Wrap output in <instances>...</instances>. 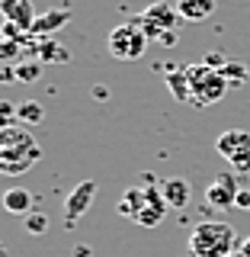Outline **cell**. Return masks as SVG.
<instances>
[{
	"instance_id": "1",
	"label": "cell",
	"mask_w": 250,
	"mask_h": 257,
	"mask_svg": "<svg viewBox=\"0 0 250 257\" xmlns=\"http://www.w3.org/2000/svg\"><path fill=\"white\" fill-rule=\"evenodd\" d=\"M42 158V148L32 139L26 125H4L0 128V174L20 177Z\"/></svg>"
},
{
	"instance_id": "2",
	"label": "cell",
	"mask_w": 250,
	"mask_h": 257,
	"mask_svg": "<svg viewBox=\"0 0 250 257\" xmlns=\"http://www.w3.org/2000/svg\"><path fill=\"white\" fill-rule=\"evenodd\" d=\"M237 247V231L228 222H199L189 231L192 257H228Z\"/></svg>"
},
{
	"instance_id": "3",
	"label": "cell",
	"mask_w": 250,
	"mask_h": 257,
	"mask_svg": "<svg viewBox=\"0 0 250 257\" xmlns=\"http://www.w3.org/2000/svg\"><path fill=\"white\" fill-rule=\"evenodd\" d=\"M189 87H192V106L205 109L215 106L224 93H228V80L218 68H208V64H189L186 68Z\"/></svg>"
},
{
	"instance_id": "4",
	"label": "cell",
	"mask_w": 250,
	"mask_h": 257,
	"mask_svg": "<svg viewBox=\"0 0 250 257\" xmlns=\"http://www.w3.org/2000/svg\"><path fill=\"white\" fill-rule=\"evenodd\" d=\"M148 42L151 39H148V32H144L141 20H125V23H119V26L109 32L106 48H109L112 58H119V61H135V58L144 55Z\"/></svg>"
},
{
	"instance_id": "5",
	"label": "cell",
	"mask_w": 250,
	"mask_h": 257,
	"mask_svg": "<svg viewBox=\"0 0 250 257\" xmlns=\"http://www.w3.org/2000/svg\"><path fill=\"white\" fill-rule=\"evenodd\" d=\"M141 26L144 32H148V39H160L164 32H170V29H180V23H183V16L180 10L170 4V0H154V4L148 7L141 16Z\"/></svg>"
},
{
	"instance_id": "6",
	"label": "cell",
	"mask_w": 250,
	"mask_h": 257,
	"mask_svg": "<svg viewBox=\"0 0 250 257\" xmlns=\"http://www.w3.org/2000/svg\"><path fill=\"white\" fill-rule=\"evenodd\" d=\"M237 193H240L237 174L221 171V174H215L205 187V206L218 209V212H228V209H234V203H237Z\"/></svg>"
},
{
	"instance_id": "7",
	"label": "cell",
	"mask_w": 250,
	"mask_h": 257,
	"mask_svg": "<svg viewBox=\"0 0 250 257\" xmlns=\"http://www.w3.org/2000/svg\"><path fill=\"white\" fill-rule=\"evenodd\" d=\"M93 196H96V180H80L77 187L68 193V199H64V222L74 225L80 215L90 212Z\"/></svg>"
},
{
	"instance_id": "8",
	"label": "cell",
	"mask_w": 250,
	"mask_h": 257,
	"mask_svg": "<svg viewBox=\"0 0 250 257\" xmlns=\"http://www.w3.org/2000/svg\"><path fill=\"white\" fill-rule=\"evenodd\" d=\"M160 196L170 209H186L192 199V183L186 177H164L160 180Z\"/></svg>"
},
{
	"instance_id": "9",
	"label": "cell",
	"mask_w": 250,
	"mask_h": 257,
	"mask_svg": "<svg viewBox=\"0 0 250 257\" xmlns=\"http://www.w3.org/2000/svg\"><path fill=\"white\" fill-rule=\"evenodd\" d=\"M0 13L7 23H16L20 29H32L36 23V10H32V0H0Z\"/></svg>"
},
{
	"instance_id": "10",
	"label": "cell",
	"mask_w": 250,
	"mask_h": 257,
	"mask_svg": "<svg viewBox=\"0 0 250 257\" xmlns=\"http://www.w3.org/2000/svg\"><path fill=\"white\" fill-rule=\"evenodd\" d=\"M68 23H71V10H48V13H42V16H36V23H32L29 36H39V39L55 36V32L64 29Z\"/></svg>"
},
{
	"instance_id": "11",
	"label": "cell",
	"mask_w": 250,
	"mask_h": 257,
	"mask_svg": "<svg viewBox=\"0 0 250 257\" xmlns=\"http://www.w3.org/2000/svg\"><path fill=\"white\" fill-rule=\"evenodd\" d=\"M250 148V132L247 128H228V132H221L218 139H215V151L228 161L231 155H237V151Z\"/></svg>"
},
{
	"instance_id": "12",
	"label": "cell",
	"mask_w": 250,
	"mask_h": 257,
	"mask_svg": "<svg viewBox=\"0 0 250 257\" xmlns=\"http://www.w3.org/2000/svg\"><path fill=\"white\" fill-rule=\"evenodd\" d=\"M215 7H218V0H176V10L186 23H202L208 16L215 13Z\"/></svg>"
},
{
	"instance_id": "13",
	"label": "cell",
	"mask_w": 250,
	"mask_h": 257,
	"mask_svg": "<svg viewBox=\"0 0 250 257\" xmlns=\"http://www.w3.org/2000/svg\"><path fill=\"white\" fill-rule=\"evenodd\" d=\"M0 203H4V209L10 215H29L32 212V193L26 187H10L0 196Z\"/></svg>"
},
{
	"instance_id": "14",
	"label": "cell",
	"mask_w": 250,
	"mask_h": 257,
	"mask_svg": "<svg viewBox=\"0 0 250 257\" xmlns=\"http://www.w3.org/2000/svg\"><path fill=\"white\" fill-rule=\"evenodd\" d=\"M119 215H125V219H135V215L144 209V187H128L122 196H119Z\"/></svg>"
},
{
	"instance_id": "15",
	"label": "cell",
	"mask_w": 250,
	"mask_h": 257,
	"mask_svg": "<svg viewBox=\"0 0 250 257\" xmlns=\"http://www.w3.org/2000/svg\"><path fill=\"white\" fill-rule=\"evenodd\" d=\"M167 87L173 90V96L180 103H192V87H189V77H186V71H180V68H173V64H167Z\"/></svg>"
},
{
	"instance_id": "16",
	"label": "cell",
	"mask_w": 250,
	"mask_h": 257,
	"mask_svg": "<svg viewBox=\"0 0 250 257\" xmlns=\"http://www.w3.org/2000/svg\"><path fill=\"white\" fill-rule=\"evenodd\" d=\"M36 48V55H39V61L42 64H52V61H71V55H68V48L58 45V42H52V39H42L39 45H32Z\"/></svg>"
},
{
	"instance_id": "17",
	"label": "cell",
	"mask_w": 250,
	"mask_h": 257,
	"mask_svg": "<svg viewBox=\"0 0 250 257\" xmlns=\"http://www.w3.org/2000/svg\"><path fill=\"white\" fill-rule=\"evenodd\" d=\"M16 119H20V125H39L45 119V106L39 100H23L16 103Z\"/></svg>"
},
{
	"instance_id": "18",
	"label": "cell",
	"mask_w": 250,
	"mask_h": 257,
	"mask_svg": "<svg viewBox=\"0 0 250 257\" xmlns=\"http://www.w3.org/2000/svg\"><path fill=\"white\" fill-rule=\"evenodd\" d=\"M221 74H224V80H228V87H244L247 84V64H240V61H228L221 68Z\"/></svg>"
},
{
	"instance_id": "19",
	"label": "cell",
	"mask_w": 250,
	"mask_h": 257,
	"mask_svg": "<svg viewBox=\"0 0 250 257\" xmlns=\"http://www.w3.org/2000/svg\"><path fill=\"white\" fill-rule=\"evenodd\" d=\"M23 225H26V231H29V235H45V231H48V225H52V222H48V215H45V212L32 209V212L26 215V222H23Z\"/></svg>"
},
{
	"instance_id": "20",
	"label": "cell",
	"mask_w": 250,
	"mask_h": 257,
	"mask_svg": "<svg viewBox=\"0 0 250 257\" xmlns=\"http://www.w3.org/2000/svg\"><path fill=\"white\" fill-rule=\"evenodd\" d=\"M23 45L26 42H20V39H4L0 36V61H16L20 52H23Z\"/></svg>"
},
{
	"instance_id": "21",
	"label": "cell",
	"mask_w": 250,
	"mask_h": 257,
	"mask_svg": "<svg viewBox=\"0 0 250 257\" xmlns=\"http://www.w3.org/2000/svg\"><path fill=\"white\" fill-rule=\"evenodd\" d=\"M228 164L234 167V174H237V177H244V174H250V148H244V151H237V155H231V158H228Z\"/></svg>"
},
{
	"instance_id": "22",
	"label": "cell",
	"mask_w": 250,
	"mask_h": 257,
	"mask_svg": "<svg viewBox=\"0 0 250 257\" xmlns=\"http://www.w3.org/2000/svg\"><path fill=\"white\" fill-rule=\"evenodd\" d=\"M39 64H23V68H13L16 80H23V84H32V80H39Z\"/></svg>"
},
{
	"instance_id": "23",
	"label": "cell",
	"mask_w": 250,
	"mask_h": 257,
	"mask_svg": "<svg viewBox=\"0 0 250 257\" xmlns=\"http://www.w3.org/2000/svg\"><path fill=\"white\" fill-rule=\"evenodd\" d=\"M13 119H16V103L0 100V128H4V125H13Z\"/></svg>"
},
{
	"instance_id": "24",
	"label": "cell",
	"mask_w": 250,
	"mask_h": 257,
	"mask_svg": "<svg viewBox=\"0 0 250 257\" xmlns=\"http://www.w3.org/2000/svg\"><path fill=\"white\" fill-rule=\"evenodd\" d=\"M234 209H250V190H240V193H237Z\"/></svg>"
},
{
	"instance_id": "25",
	"label": "cell",
	"mask_w": 250,
	"mask_h": 257,
	"mask_svg": "<svg viewBox=\"0 0 250 257\" xmlns=\"http://www.w3.org/2000/svg\"><path fill=\"white\" fill-rule=\"evenodd\" d=\"M240 251H244V254H247V257H250V235H247V238H244V241H240Z\"/></svg>"
},
{
	"instance_id": "26",
	"label": "cell",
	"mask_w": 250,
	"mask_h": 257,
	"mask_svg": "<svg viewBox=\"0 0 250 257\" xmlns=\"http://www.w3.org/2000/svg\"><path fill=\"white\" fill-rule=\"evenodd\" d=\"M74 254H77V257H90V247H77Z\"/></svg>"
},
{
	"instance_id": "27",
	"label": "cell",
	"mask_w": 250,
	"mask_h": 257,
	"mask_svg": "<svg viewBox=\"0 0 250 257\" xmlns=\"http://www.w3.org/2000/svg\"><path fill=\"white\" fill-rule=\"evenodd\" d=\"M228 257H247V254H244V251H240V247H234V251H231Z\"/></svg>"
},
{
	"instance_id": "28",
	"label": "cell",
	"mask_w": 250,
	"mask_h": 257,
	"mask_svg": "<svg viewBox=\"0 0 250 257\" xmlns=\"http://www.w3.org/2000/svg\"><path fill=\"white\" fill-rule=\"evenodd\" d=\"M0 257H7V244H4V241H0Z\"/></svg>"
}]
</instances>
